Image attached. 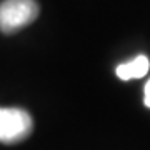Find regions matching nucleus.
Wrapping results in <instances>:
<instances>
[{
    "label": "nucleus",
    "instance_id": "nucleus-4",
    "mask_svg": "<svg viewBox=\"0 0 150 150\" xmlns=\"http://www.w3.org/2000/svg\"><path fill=\"white\" fill-rule=\"evenodd\" d=\"M144 103L150 108V79L147 80V83L144 87Z\"/></svg>",
    "mask_w": 150,
    "mask_h": 150
},
{
    "label": "nucleus",
    "instance_id": "nucleus-1",
    "mask_svg": "<svg viewBox=\"0 0 150 150\" xmlns=\"http://www.w3.org/2000/svg\"><path fill=\"white\" fill-rule=\"evenodd\" d=\"M38 17V4L35 0H4L0 4V30L13 33L27 27Z\"/></svg>",
    "mask_w": 150,
    "mask_h": 150
},
{
    "label": "nucleus",
    "instance_id": "nucleus-3",
    "mask_svg": "<svg viewBox=\"0 0 150 150\" xmlns=\"http://www.w3.org/2000/svg\"><path fill=\"white\" fill-rule=\"evenodd\" d=\"M150 67V62L145 55H137L134 60L130 62H125V64L117 65L115 69V74H117L118 79L122 80H132V79H142L147 75Z\"/></svg>",
    "mask_w": 150,
    "mask_h": 150
},
{
    "label": "nucleus",
    "instance_id": "nucleus-2",
    "mask_svg": "<svg viewBox=\"0 0 150 150\" xmlns=\"http://www.w3.org/2000/svg\"><path fill=\"white\" fill-rule=\"evenodd\" d=\"M33 122L30 113L22 108L0 107V142L18 144L32 134Z\"/></svg>",
    "mask_w": 150,
    "mask_h": 150
}]
</instances>
